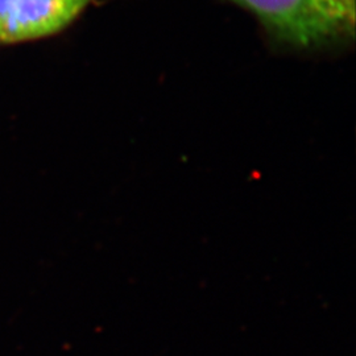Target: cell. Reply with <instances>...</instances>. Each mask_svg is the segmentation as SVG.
<instances>
[{"label": "cell", "instance_id": "cell-1", "mask_svg": "<svg viewBox=\"0 0 356 356\" xmlns=\"http://www.w3.org/2000/svg\"><path fill=\"white\" fill-rule=\"evenodd\" d=\"M268 33L293 47H316L354 33L355 0H229Z\"/></svg>", "mask_w": 356, "mask_h": 356}, {"label": "cell", "instance_id": "cell-2", "mask_svg": "<svg viewBox=\"0 0 356 356\" xmlns=\"http://www.w3.org/2000/svg\"><path fill=\"white\" fill-rule=\"evenodd\" d=\"M94 0H0V44L49 38L70 26Z\"/></svg>", "mask_w": 356, "mask_h": 356}]
</instances>
